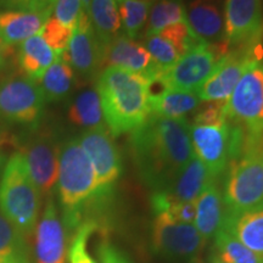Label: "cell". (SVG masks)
Returning a JSON list of instances; mask_svg holds the SVG:
<instances>
[{
    "label": "cell",
    "mask_w": 263,
    "mask_h": 263,
    "mask_svg": "<svg viewBox=\"0 0 263 263\" xmlns=\"http://www.w3.org/2000/svg\"><path fill=\"white\" fill-rule=\"evenodd\" d=\"M215 180L205 164L194 155L163 192L176 201H196L206 186Z\"/></svg>",
    "instance_id": "obj_21"
},
{
    "label": "cell",
    "mask_w": 263,
    "mask_h": 263,
    "mask_svg": "<svg viewBox=\"0 0 263 263\" xmlns=\"http://www.w3.org/2000/svg\"><path fill=\"white\" fill-rule=\"evenodd\" d=\"M118 67L153 78L160 70L154 65L150 52L144 45L126 34L117 35L104 45L103 68Z\"/></svg>",
    "instance_id": "obj_17"
},
{
    "label": "cell",
    "mask_w": 263,
    "mask_h": 263,
    "mask_svg": "<svg viewBox=\"0 0 263 263\" xmlns=\"http://www.w3.org/2000/svg\"><path fill=\"white\" fill-rule=\"evenodd\" d=\"M223 0H190L185 9L186 22L194 34L211 45L224 41Z\"/></svg>",
    "instance_id": "obj_18"
},
{
    "label": "cell",
    "mask_w": 263,
    "mask_h": 263,
    "mask_svg": "<svg viewBox=\"0 0 263 263\" xmlns=\"http://www.w3.org/2000/svg\"><path fill=\"white\" fill-rule=\"evenodd\" d=\"M215 239L217 256L224 263H263V256L246 248L223 226Z\"/></svg>",
    "instance_id": "obj_29"
},
{
    "label": "cell",
    "mask_w": 263,
    "mask_h": 263,
    "mask_svg": "<svg viewBox=\"0 0 263 263\" xmlns=\"http://www.w3.org/2000/svg\"><path fill=\"white\" fill-rule=\"evenodd\" d=\"M0 5L9 10H25V11H51V0H0Z\"/></svg>",
    "instance_id": "obj_37"
},
{
    "label": "cell",
    "mask_w": 263,
    "mask_h": 263,
    "mask_svg": "<svg viewBox=\"0 0 263 263\" xmlns=\"http://www.w3.org/2000/svg\"><path fill=\"white\" fill-rule=\"evenodd\" d=\"M81 3H82V9H83V11L88 14V10H89L91 0H81Z\"/></svg>",
    "instance_id": "obj_40"
},
{
    "label": "cell",
    "mask_w": 263,
    "mask_h": 263,
    "mask_svg": "<svg viewBox=\"0 0 263 263\" xmlns=\"http://www.w3.org/2000/svg\"><path fill=\"white\" fill-rule=\"evenodd\" d=\"M262 4H263V0H262Z\"/></svg>",
    "instance_id": "obj_46"
},
{
    "label": "cell",
    "mask_w": 263,
    "mask_h": 263,
    "mask_svg": "<svg viewBox=\"0 0 263 263\" xmlns=\"http://www.w3.org/2000/svg\"><path fill=\"white\" fill-rule=\"evenodd\" d=\"M149 2H153V0H149Z\"/></svg>",
    "instance_id": "obj_45"
},
{
    "label": "cell",
    "mask_w": 263,
    "mask_h": 263,
    "mask_svg": "<svg viewBox=\"0 0 263 263\" xmlns=\"http://www.w3.org/2000/svg\"><path fill=\"white\" fill-rule=\"evenodd\" d=\"M97 91L111 136L128 133L150 115V78L118 67L104 68Z\"/></svg>",
    "instance_id": "obj_2"
},
{
    "label": "cell",
    "mask_w": 263,
    "mask_h": 263,
    "mask_svg": "<svg viewBox=\"0 0 263 263\" xmlns=\"http://www.w3.org/2000/svg\"><path fill=\"white\" fill-rule=\"evenodd\" d=\"M194 155L205 164L215 179L224 173L232 156V128L227 120L218 126L190 127Z\"/></svg>",
    "instance_id": "obj_12"
},
{
    "label": "cell",
    "mask_w": 263,
    "mask_h": 263,
    "mask_svg": "<svg viewBox=\"0 0 263 263\" xmlns=\"http://www.w3.org/2000/svg\"><path fill=\"white\" fill-rule=\"evenodd\" d=\"M68 120L87 130L106 127L97 89H87L74 98L68 108Z\"/></svg>",
    "instance_id": "obj_27"
},
{
    "label": "cell",
    "mask_w": 263,
    "mask_h": 263,
    "mask_svg": "<svg viewBox=\"0 0 263 263\" xmlns=\"http://www.w3.org/2000/svg\"><path fill=\"white\" fill-rule=\"evenodd\" d=\"M200 105L196 93L167 89L150 95V114L168 118H184Z\"/></svg>",
    "instance_id": "obj_24"
},
{
    "label": "cell",
    "mask_w": 263,
    "mask_h": 263,
    "mask_svg": "<svg viewBox=\"0 0 263 263\" xmlns=\"http://www.w3.org/2000/svg\"><path fill=\"white\" fill-rule=\"evenodd\" d=\"M88 16L95 34L103 45L120 35L122 22L116 0H91Z\"/></svg>",
    "instance_id": "obj_26"
},
{
    "label": "cell",
    "mask_w": 263,
    "mask_h": 263,
    "mask_svg": "<svg viewBox=\"0 0 263 263\" xmlns=\"http://www.w3.org/2000/svg\"><path fill=\"white\" fill-rule=\"evenodd\" d=\"M35 263H67V235L58 215L54 197L48 196L39 224L35 227Z\"/></svg>",
    "instance_id": "obj_16"
},
{
    "label": "cell",
    "mask_w": 263,
    "mask_h": 263,
    "mask_svg": "<svg viewBox=\"0 0 263 263\" xmlns=\"http://www.w3.org/2000/svg\"><path fill=\"white\" fill-rule=\"evenodd\" d=\"M72 33L73 31L71 28L66 27L61 22H59L54 16H50L43 26L39 34L42 35L45 43L52 50L58 55H61L70 44Z\"/></svg>",
    "instance_id": "obj_34"
},
{
    "label": "cell",
    "mask_w": 263,
    "mask_h": 263,
    "mask_svg": "<svg viewBox=\"0 0 263 263\" xmlns=\"http://www.w3.org/2000/svg\"><path fill=\"white\" fill-rule=\"evenodd\" d=\"M262 58L261 45L256 48H239L229 50L211 77L197 91L200 100H228L250 62Z\"/></svg>",
    "instance_id": "obj_14"
},
{
    "label": "cell",
    "mask_w": 263,
    "mask_h": 263,
    "mask_svg": "<svg viewBox=\"0 0 263 263\" xmlns=\"http://www.w3.org/2000/svg\"><path fill=\"white\" fill-rule=\"evenodd\" d=\"M97 251L101 263H130L129 259L107 240H103L98 245Z\"/></svg>",
    "instance_id": "obj_38"
},
{
    "label": "cell",
    "mask_w": 263,
    "mask_h": 263,
    "mask_svg": "<svg viewBox=\"0 0 263 263\" xmlns=\"http://www.w3.org/2000/svg\"><path fill=\"white\" fill-rule=\"evenodd\" d=\"M41 193L26 168L24 157L14 154L0 179V212L25 238L34 233L41 210Z\"/></svg>",
    "instance_id": "obj_4"
},
{
    "label": "cell",
    "mask_w": 263,
    "mask_h": 263,
    "mask_svg": "<svg viewBox=\"0 0 263 263\" xmlns=\"http://www.w3.org/2000/svg\"><path fill=\"white\" fill-rule=\"evenodd\" d=\"M0 257L17 263H29L26 238L0 212Z\"/></svg>",
    "instance_id": "obj_30"
},
{
    "label": "cell",
    "mask_w": 263,
    "mask_h": 263,
    "mask_svg": "<svg viewBox=\"0 0 263 263\" xmlns=\"http://www.w3.org/2000/svg\"><path fill=\"white\" fill-rule=\"evenodd\" d=\"M121 22L127 37L136 39L144 28L151 3L149 0H116Z\"/></svg>",
    "instance_id": "obj_31"
},
{
    "label": "cell",
    "mask_w": 263,
    "mask_h": 263,
    "mask_svg": "<svg viewBox=\"0 0 263 263\" xmlns=\"http://www.w3.org/2000/svg\"><path fill=\"white\" fill-rule=\"evenodd\" d=\"M223 227L246 248L263 256V201L245 211L226 213Z\"/></svg>",
    "instance_id": "obj_20"
},
{
    "label": "cell",
    "mask_w": 263,
    "mask_h": 263,
    "mask_svg": "<svg viewBox=\"0 0 263 263\" xmlns=\"http://www.w3.org/2000/svg\"><path fill=\"white\" fill-rule=\"evenodd\" d=\"M129 145L138 173L153 192L168 188L194 156L190 126L185 118L150 114L132 130Z\"/></svg>",
    "instance_id": "obj_1"
},
{
    "label": "cell",
    "mask_w": 263,
    "mask_h": 263,
    "mask_svg": "<svg viewBox=\"0 0 263 263\" xmlns=\"http://www.w3.org/2000/svg\"><path fill=\"white\" fill-rule=\"evenodd\" d=\"M184 21H186V12L182 0H153L145 35L159 33L168 26Z\"/></svg>",
    "instance_id": "obj_28"
},
{
    "label": "cell",
    "mask_w": 263,
    "mask_h": 263,
    "mask_svg": "<svg viewBox=\"0 0 263 263\" xmlns=\"http://www.w3.org/2000/svg\"><path fill=\"white\" fill-rule=\"evenodd\" d=\"M104 45L95 34L87 12H82L72 33L70 44L61 57L82 78L91 80L103 68Z\"/></svg>",
    "instance_id": "obj_13"
},
{
    "label": "cell",
    "mask_w": 263,
    "mask_h": 263,
    "mask_svg": "<svg viewBox=\"0 0 263 263\" xmlns=\"http://www.w3.org/2000/svg\"><path fill=\"white\" fill-rule=\"evenodd\" d=\"M0 164H2V156H0Z\"/></svg>",
    "instance_id": "obj_43"
},
{
    "label": "cell",
    "mask_w": 263,
    "mask_h": 263,
    "mask_svg": "<svg viewBox=\"0 0 263 263\" xmlns=\"http://www.w3.org/2000/svg\"><path fill=\"white\" fill-rule=\"evenodd\" d=\"M210 263H224V262H223L222 259L219 258L217 255H213L212 258H211V261H210Z\"/></svg>",
    "instance_id": "obj_41"
},
{
    "label": "cell",
    "mask_w": 263,
    "mask_h": 263,
    "mask_svg": "<svg viewBox=\"0 0 263 263\" xmlns=\"http://www.w3.org/2000/svg\"><path fill=\"white\" fill-rule=\"evenodd\" d=\"M59 57L41 34H35L18 45L16 64L22 76L38 82Z\"/></svg>",
    "instance_id": "obj_22"
},
{
    "label": "cell",
    "mask_w": 263,
    "mask_h": 263,
    "mask_svg": "<svg viewBox=\"0 0 263 263\" xmlns=\"http://www.w3.org/2000/svg\"><path fill=\"white\" fill-rule=\"evenodd\" d=\"M47 103L67 98L76 84V73L64 58L59 57L38 82Z\"/></svg>",
    "instance_id": "obj_25"
},
{
    "label": "cell",
    "mask_w": 263,
    "mask_h": 263,
    "mask_svg": "<svg viewBox=\"0 0 263 263\" xmlns=\"http://www.w3.org/2000/svg\"><path fill=\"white\" fill-rule=\"evenodd\" d=\"M0 263H17V262L11 261V259H6L4 257H0Z\"/></svg>",
    "instance_id": "obj_42"
},
{
    "label": "cell",
    "mask_w": 263,
    "mask_h": 263,
    "mask_svg": "<svg viewBox=\"0 0 263 263\" xmlns=\"http://www.w3.org/2000/svg\"><path fill=\"white\" fill-rule=\"evenodd\" d=\"M78 140L93 166L99 192L103 195H111L123 172L122 159L114 137L107 127H103L83 132Z\"/></svg>",
    "instance_id": "obj_9"
},
{
    "label": "cell",
    "mask_w": 263,
    "mask_h": 263,
    "mask_svg": "<svg viewBox=\"0 0 263 263\" xmlns=\"http://www.w3.org/2000/svg\"><path fill=\"white\" fill-rule=\"evenodd\" d=\"M224 41L229 50L256 48L263 38L262 0H224Z\"/></svg>",
    "instance_id": "obj_10"
},
{
    "label": "cell",
    "mask_w": 263,
    "mask_h": 263,
    "mask_svg": "<svg viewBox=\"0 0 263 263\" xmlns=\"http://www.w3.org/2000/svg\"><path fill=\"white\" fill-rule=\"evenodd\" d=\"M222 195L227 215L263 201V136L248 137L241 155L229 163Z\"/></svg>",
    "instance_id": "obj_5"
},
{
    "label": "cell",
    "mask_w": 263,
    "mask_h": 263,
    "mask_svg": "<svg viewBox=\"0 0 263 263\" xmlns=\"http://www.w3.org/2000/svg\"><path fill=\"white\" fill-rule=\"evenodd\" d=\"M145 49L150 52L154 65L160 71H166L171 66L176 64L180 58L178 50L173 47L168 39L164 38L160 33L145 35Z\"/></svg>",
    "instance_id": "obj_32"
},
{
    "label": "cell",
    "mask_w": 263,
    "mask_h": 263,
    "mask_svg": "<svg viewBox=\"0 0 263 263\" xmlns=\"http://www.w3.org/2000/svg\"><path fill=\"white\" fill-rule=\"evenodd\" d=\"M195 203L196 215L194 226L205 240L215 238L218 230L222 228L226 217L223 195L216 180L206 186Z\"/></svg>",
    "instance_id": "obj_23"
},
{
    "label": "cell",
    "mask_w": 263,
    "mask_h": 263,
    "mask_svg": "<svg viewBox=\"0 0 263 263\" xmlns=\"http://www.w3.org/2000/svg\"><path fill=\"white\" fill-rule=\"evenodd\" d=\"M9 54H10V48L8 45H5V43L2 41V38H0V70H3V68L5 67Z\"/></svg>",
    "instance_id": "obj_39"
},
{
    "label": "cell",
    "mask_w": 263,
    "mask_h": 263,
    "mask_svg": "<svg viewBox=\"0 0 263 263\" xmlns=\"http://www.w3.org/2000/svg\"><path fill=\"white\" fill-rule=\"evenodd\" d=\"M82 12L83 9L81 0H55L51 16L73 31Z\"/></svg>",
    "instance_id": "obj_36"
},
{
    "label": "cell",
    "mask_w": 263,
    "mask_h": 263,
    "mask_svg": "<svg viewBox=\"0 0 263 263\" xmlns=\"http://www.w3.org/2000/svg\"><path fill=\"white\" fill-rule=\"evenodd\" d=\"M205 239L194 224L179 223L166 212L155 213L153 245L159 254L172 258H192L201 251Z\"/></svg>",
    "instance_id": "obj_11"
},
{
    "label": "cell",
    "mask_w": 263,
    "mask_h": 263,
    "mask_svg": "<svg viewBox=\"0 0 263 263\" xmlns=\"http://www.w3.org/2000/svg\"><path fill=\"white\" fill-rule=\"evenodd\" d=\"M51 2H52V4H54V3H55V0H51Z\"/></svg>",
    "instance_id": "obj_44"
},
{
    "label": "cell",
    "mask_w": 263,
    "mask_h": 263,
    "mask_svg": "<svg viewBox=\"0 0 263 263\" xmlns=\"http://www.w3.org/2000/svg\"><path fill=\"white\" fill-rule=\"evenodd\" d=\"M58 190L64 211L62 223L71 232L87 219L89 210L100 209L110 201L111 195L99 192L94 168L78 138L66 140L60 147Z\"/></svg>",
    "instance_id": "obj_3"
},
{
    "label": "cell",
    "mask_w": 263,
    "mask_h": 263,
    "mask_svg": "<svg viewBox=\"0 0 263 263\" xmlns=\"http://www.w3.org/2000/svg\"><path fill=\"white\" fill-rule=\"evenodd\" d=\"M227 120L244 128L250 138L263 136V60L249 64L227 100Z\"/></svg>",
    "instance_id": "obj_7"
},
{
    "label": "cell",
    "mask_w": 263,
    "mask_h": 263,
    "mask_svg": "<svg viewBox=\"0 0 263 263\" xmlns=\"http://www.w3.org/2000/svg\"><path fill=\"white\" fill-rule=\"evenodd\" d=\"M51 11L0 10V38L9 48L39 34Z\"/></svg>",
    "instance_id": "obj_19"
},
{
    "label": "cell",
    "mask_w": 263,
    "mask_h": 263,
    "mask_svg": "<svg viewBox=\"0 0 263 263\" xmlns=\"http://www.w3.org/2000/svg\"><path fill=\"white\" fill-rule=\"evenodd\" d=\"M99 229L98 222L94 219H85L81 226L76 229L73 239H72L68 259L70 263H97L89 255L87 250V242L89 236Z\"/></svg>",
    "instance_id": "obj_33"
},
{
    "label": "cell",
    "mask_w": 263,
    "mask_h": 263,
    "mask_svg": "<svg viewBox=\"0 0 263 263\" xmlns=\"http://www.w3.org/2000/svg\"><path fill=\"white\" fill-rule=\"evenodd\" d=\"M43 91L37 82L22 74L0 80V121L28 128L37 127L45 110Z\"/></svg>",
    "instance_id": "obj_8"
},
{
    "label": "cell",
    "mask_w": 263,
    "mask_h": 263,
    "mask_svg": "<svg viewBox=\"0 0 263 263\" xmlns=\"http://www.w3.org/2000/svg\"><path fill=\"white\" fill-rule=\"evenodd\" d=\"M227 122V100L205 101L197 106L194 115L196 126H218Z\"/></svg>",
    "instance_id": "obj_35"
},
{
    "label": "cell",
    "mask_w": 263,
    "mask_h": 263,
    "mask_svg": "<svg viewBox=\"0 0 263 263\" xmlns=\"http://www.w3.org/2000/svg\"><path fill=\"white\" fill-rule=\"evenodd\" d=\"M26 168L41 195L50 196L59 176L60 147L49 134H41L20 150Z\"/></svg>",
    "instance_id": "obj_15"
},
{
    "label": "cell",
    "mask_w": 263,
    "mask_h": 263,
    "mask_svg": "<svg viewBox=\"0 0 263 263\" xmlns=\"http://www.w3.org/2000/svg\"><path fill=\"white\" fill-rule=\"evenodd\" d=\"M228 52L229 47L226 42L211 45L202 41L186 51L166 71L157 72L150 81H159L167 89L197 94Z\"/></svg>",
    "instance_id": "obj_6"
}]
</instances>
